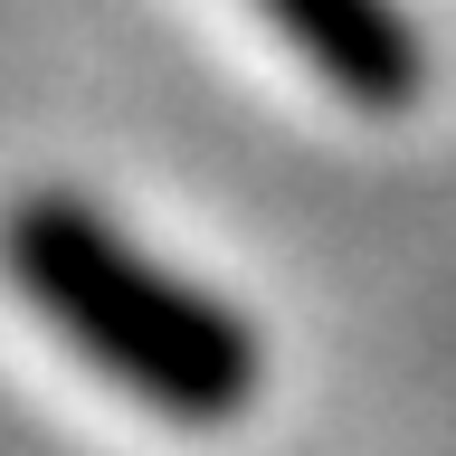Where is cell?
<instances>
[{"mask_svg":"<svg viewBox=\"0 0 456 456\" xmlns=\"http://www.w3.org/2000/svg\"><path fill=\"white\" fill-rule=\"evenodd\" d=\"M0 248H10L20 295L86 362H105L142 409L219 428L256 399V333L219 295H200L171 266L134 256L105 209H86V200H20Z\"/></svg>","mask_w":456,"mask_h":456,"instance_id":"1","label":"cell"},{"mask_svg":"<svg viewBox=\"0 0 456 456\" xmlns=\"http://www.w3.org/2000/svg\"><path fill=\"white\" fill-rule=\"evenodd\" d=\"M266 20L352 95V105H409L419 95V38L390 0H266Z\"/></svg>","mask_w":456,"mask_h":456,"instance_id":"2","label":"cell"}]
</instances>
